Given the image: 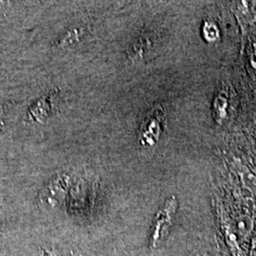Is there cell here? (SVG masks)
Masks as SVG:
<instances>
[{
  "label": "cell",
  "instance_id": "6da1fadb",
  "mask_svg": "<svg viewBox=\"0 0 256 256\" xmlns=\"http://www.w3.org/2000/svg\"><path fill=\"white\" fill-rule=\"evenodd\" d=\"M164 117L162 112L155 110L144 120L140 129V140L144 146H154L162 135Z\"/></svg>",
  "mask_w": 256,
  "mask_h": 256
},
{
  "label": "cell",
  "instance_id": "7a4b0ae2",
  "mask_svg": "<svg viewBox=\"0 0 256 256\" xmlns=\"http://www.w3.org/2000/svg\"><path fill=\"white\" fill-rule=\"evenodd\" d=\"M176 200H174V198H173L171 200L167 202L162 210L158 212V214L156 216V220L154 234L152 236V239H153L152 241L154 243L158 241V239L162 236L164 228L167 227L171 223V216L176 209Z\"/></svg>",
  "mask_w": 256,
  "mask_h": 256
},
{
  "label": "cell",
  "instance_id": "3957f363",
  "mask_svg": "<svg viewBox=\"0 0 256 256\" xmlns=\"http://www.w3.org/2000/svg\"><path fill=\"white\" fill-rule=\"evenodd\" d=\"M63 196V185L62 180L58 178L56 180H52L46 185V189L42 192L43 202L50 204V206H54L61 200Z\"/></svg>",
  "mask_w": 256,
  "mask_h": 256
},
{
  "label": "cell",
  "instance_id": "277c9868",
  "mask_svg": "<svg viewBox=\"0 0 256 256\" xmlns=\"http://www.w3.org/2000/svg\"><path fill=\"white\" fill-rule=\"evenodd\" d=\"M203 36L207 41H216L220 38V30L218 26L212 21H205L203 24Z\"/></svg>",
  "mask_w": 256,
  "mask_h": 256
}]
</instances>
